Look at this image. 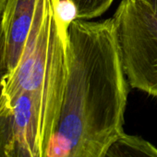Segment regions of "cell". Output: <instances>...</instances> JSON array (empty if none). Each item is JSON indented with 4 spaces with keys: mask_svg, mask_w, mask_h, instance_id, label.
<instances>
[{
    "mask_svg": "<svg viewBox=\"0 0 157 157\" xmlns=\"http://www.w3.org/2000/svg\"><path fill=\"white\" fill-rule=\"evenodd\" d=\"M113 17L130 86L157 98V11L144 0H121Z\"/></svg>",
    "mask_w": 157,
    "mask_h": 157,
    "instance_id": "3957f363",
    "label": "cell"
},
{
    "mask_svg": "<svg viewBox=\"0 0 157 157\" xmlns=\"http://www.w3.org/2000/svg\"><path fill=\"white\" fill-rule=\"evenodd\" d=\"M145 2H147L155 11H157V0H144Z\"/></svg>",
    "mask_w": 157,
    "mask_h": 157,
    "instance_id": "52a82bcc",
    "label": "cell"
},
{
    "mask_svg": "<svg viewBox=\"0 0 157 157\" xmlns=\"http://www.w3.org/2000/svg\"><path fill=\"white\" fill-rule=\"evenodd\" d=\"M129 156L157 157V148L140 136L124 132L109 146L105 157Z\"/></svg>",
    "mask_w": 157,
    "mask_h": 157,
    "instance_id": "5b68a950",
    "label": "cell"
},
{
    "mask_svg": "<svg viewBox=\"0 0 157 157\" xmlns=\"http://www.w3.org/2000/svg\"><path fill=\"white\" fill-rule=\"evenodd\" d=\"M60 116L47 157H105L124 133L129 81L114 17L73 19Z\"/></svg>",
    "mask_w": 157,
    "mask_h": 157,
    "instance_id": "6da1fadb",
    "label": "cell"
},
{
    "mask_svg": "<svg viewBox=\"0 0 157 157\" xmlns=\"http://www.w3.org/2000/svg\"><path fill=\"white\" fill-rule=\"evenodd\" d=\"M6 0H0V14L2 13V11L4 9V6L6 5Z\"/></svg>",
    "mask_w": 157,
    "mask_h": 157,
    "instance_id": "ba28073f",
    "label": "cell"
},
{
    "mask_svg": "<svg viewBox=\"0 0 157 157\" xmlns=\"http://www.w3.org/2000/svg\"><path fill=\"white\" fill-rule=\"evenodd\" d=\"M76 9L77 18L91 20L101 17L111 6L114 0H68Z\"/></svg>",
    "mask_w": 157,
    "mask_h": 157,
    "instance_id": "8992f818",
    "label": "cell"
},
{
    "mask_svg": "<svg viewBox=\"0 0 157 157\" xmlns=\"http://www.w3.org/2000/svg\"><path fill=\"white\" fill-rule=\"evenodd\" d=\"M60 0H40L16 68L4 75L0 107L19 95L35 101L50 144L57 127L69 66L68 24L60 17ZM51 145V144H50Z\"/></svg>",
    "mask_w": 157,
    "mask_h": 157,
    "instance_id": "7a4b0ae2",
    "label": "cell"
},
{
    "mask_svg": "<svg viewBox=\"0 0 157 157\" xmlns=\"http://www.w3.org/2000/svg\"><path fill=\"white\" fill-rule=\"evenodd\" d=\"M4 75H5V73L0 71V94H1V88H2V85H1L2 84V78H3Z\"/></svg>",
    "mask_w": 157,
    "mask_h": 157,
    "instance_id": "9c48e42d",
    "label": "cell"
},
{
    "mask_svg": "<svg viewBox=\"0 0 157 157\" xmlns=\"http://www.w3.org/2000/svg\"><path fill=\"white\" fill-rule=\"evenodd\" d=\"M40 0H6L0 14V71L12 72L21 56Z\"/></svg>",
    "mask_w": 157,
    "mask_h": 157,
    "instance_id": "277c9868",
    "label": "cell"
}]
</instances>
